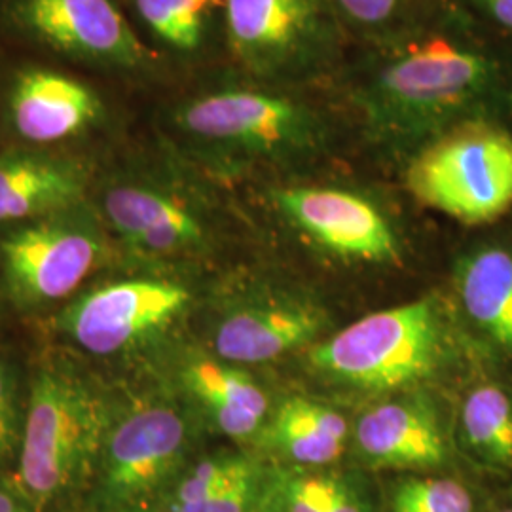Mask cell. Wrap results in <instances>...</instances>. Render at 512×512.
Segmentation results:
<instances>
[{
    "label": "cell",
    "instance_id": "obj_16",
    "mask_svg": "<svg viewBox=\"0 0 512 512\" xmlns=\"http://www.w3.org/2000/svg\"><path fill=\"white\" fill-rule=\"evenodd\" d=\"M452 442V429L425 389L403 391L366 408L353 427L357 454L376 469H440L450 459Z\"/></svg>",
    "mask_w": 512,
    "mask_h": 512
},
{
    "label": "cell",
    "instance_id": "obj_23",
    "mask_svg": "<svg viewBox=\"0 0 512 512\" xmlns=\"http://www.w3.org/2000/svg\"><path fill=\"white\" fill-rule=\"evenodd\" d=\"M249 461L245 456L219 452L190 459L164 499L165 512H209L224 486Z\"/></svg>",
    "mask_w": 512,
    "mask_h": 512
},
{
    "label": "cell",
    "instance_id": "obj_9",
    "mask_svg": "<svg viewBox=\"0 0 512 512\" xmlns=\"http://www.w3.org/2000/svg\"><path fill=\"white\" fill-rule=\"evenodd\" d=\"M346 27L330 0H224L222 44L234 69L302 88L340 71Z\"/></svg>",
    "mask_w": 512,
    "mask_h": 512
},
{
    "label": "cell",
    "instance_id": "obj_4",
    "mask_svg": "<svg viewBox=\"0 0 512 512\" xmlns=\"http://www.w3.org/2000/svg\"><path fill=\"white\" fill-rule=\"evenodd\" d=\"M120 393L118 378L48 342L29 359L25 425L6 478L38 512L69 509L88 492Z\"/></svg>",
    "mask_w": 512,
    "mask_h": 512
},
{
    "label": "cell",
    "instance_id": "obj_8",
    "mask_svg": "<svg viewBox=\"0 0 512 512\" xmlns=\"http://www.w3.org/2000/svg\"><path fill=\"white\" fill-rule=\"evenodd\" d=\"M120 255L90 200L0 226V308L44 323Z\"/></svg>",
    "mask_w": 512,
    "mask_h": 512
},
{
    "label": "cell",
    "instance_id": "obj_26",
    "mask_svg": "<svg viewBox=\"0 0 512 512\" xmlns=\"http://www.w3.org/2000/svg\"><path fill=\"white\" fill-rule=\"evenodd\" d=\"M348 33L366 42L387 37L414 19L418 0H330Z\"/></svg>",
    "mask_w": 512,
    "mask_h": 512
},
{
    "label": "cell",
    "instance_id": "obj_29",
    "mask_svg": "<svg viewBox=\"0 0 512 512\" xmlns=\"http://www.w3.org/2000/svg\"><path fill=\"white\" fill-rule=\"evenodd\" d=\"M488 512H512V494L501 497Z\"/></svg>",
    "mask_w": 512,
    "mask_h": 512
},
{
    "label": "cell",
    "instance_id": "obj_27",
    "mask_svg": "<svg viewBox=\"0 0 512 512\" xmlns=\"http://www.w3.org/2000/svg\"><path fill=\"white\" fill-rule=\"evenodd\" d=\"M497 29L512 35V0H469Z\"/></svg>",
    "mask_w": 512,
    "mask_h": 512
},
{
    "label": "cell",
    "instance_id": "obj_22",
    "mask_svg": "<svg viewBox=\"0 0 512 512\" xmlns=\"http://www.w3.org/2000/svg\"><path fill=\"white\" fill-rule=\"evenodd\" d=\"M319 469L296 467L275 480L270 497L277 512H368L344 476Z\"/></svg>",
    "mask_w": 512,
    "mask_h": 512
},
{
    "label": "cell",
    "instance_id": "obj_2",
    "mask_svg": "<svg viewBox=\"0 0 512 512\" xmlns=\"http://www.w3.org/2000/svg\"><path fill=\"white\" fill-rule=\"evenodd\" d=\"M158 137L226 184L253 173L294 175L319 164L336 145L338 126L329 107L302 88L258 82L234 69L169 101Z\"/></svg>",
    "mask_w": 512,
    "mask_h": 512
},
{
    "label": "cell",
    "instance_id": "obj_31",
    "mask_svg": "<svg viewBox=\"0 0 512 512\" xmlns=\"http://www.w3.org/2000/svg\"><path fill=\"white\" fill-rule=\"evenodd\" d=\"M4 317H6V313H4L2 308H0V327H2V321H4ZM0 344H2V340H0Z\"/></svg>",
    "mask_w": 512,
    "mask_h": 512
},
{
    "label": "cell",
    "instance_id": "obj_5",
    "mask_svg": "<svg viewBox=\"0 0 512 512\" xmlns=\"http://www.w3.org/2000/svg\"><path fill=\"white\" fill-rule=\"evenodd\" d=\"M198 272L120 264L97 277L40 327L46 342L114 378L143 372L175 344L209 287Z\"/></svg>",
    "mask_w": 512,
    "mask_h": 512
},
{
    "label": "cell",
    "instance_id": "obj_20",
    "mask_svg": "<svg viewBox=\"0 0 512 512\" xmlns=\"http://www.w3.org/2000/svg\"><path fill=\"white\" fill-rule=\"evenodd\" d=\"M148 46L162 55L196 61L222 40L224 0H124Z\"/></svg>",
    "mask_w": 512,
    "mask_h": 512
},
{
    "label": "cell",
    "instance_id": "obj_24",
    "mask_svg": "<svg viewBox=\"0 0 512 512\" xmlns=\"http://www.w3.org/2000/svg\"><path fill=\"white\" fill-rule=\"evenodd\" d=\"M29 399V359L16 349L0 344V475L12 473Z\"/></svg>",
    "mask_w": 512,
    "mask_h": 512
},
{
    "label": "cell",
    "instance_id": "obj_18",
    "mask_svg": "<svg viewBox=\"0 0 512 512\" xmlns=\"http://www.w3.org/2000/svg\"><path fill=\"white\" fill-rule=\"evenodd\" d=\"M99 152L0 145V226L90 200Z\"/></svg>",
    "mask_w": 512,
    "mask_h": 512
},
{
    "label": "cell",
    "instance_id": "obj_6",
    "mask_svg": "<svg viewBox=\"0 0 512 512\" xmlns=\"http://www.w3.org/2000/svg\"><path fill=\"white\" fill-rule=\"evenodd\" d=\"M463 348L454 310L431 294L357 319L311 346L308 359L329 384L395 395L437 380Z\"/></svg>",
    "mask_w": 512,
    "mask_h": 512
},
{
    "label": "cell",
    "instance_id": "obj_14",
    "mask_svg": "<svg viewBox=\"0 0 512 512\" xmlns=\"http://www.w3.org/2000/svg\"><path fill=\"white\" fill-rule=\"evenodd\" d=\"M0 122L10 145L86 152L84 143L112 128V109L84 78L23 65L6 80Z\"/></svg>",
    "mask_w": 512,
    "mask_h": 512
},
{
    "label": "cell",
    "instance_id": "obj_17",
    "mask_svg": "<svg viewBox=\"0 0 512 512\" xmlns=\"http://www.w3.org/2000/svg\"><path fill=\"white\" fill-rule=\"evenodd\" d=\"M452 310L469 349L512 366V243L482 241L459 255Z\"/></svg>",
    "mask_w": 512,
    "mask_h": 512
},
{
    "label": "cell",
    "instance_id": "obj_13",
    "mask_svg": "<svg viewBox=\"0 0 512 512\" xmlns=\"http://www.w3.org/2000/svg\"><path fill=\"white\" fill-rule=\"evenodd\" d=\"M266 198L279 220L323 255L366 266L399 264L403 234L370 192L329 183L275 184Z\"/></svg>",
    "mask_w": 512,
    "mask_h": 512
},
{
    "label": "cell",
    "instance_id": "obj_1",
    "mask_svg": "<svg viewBox=\"0 0 512 512\" xmlns=\"http://www.w3.org/2000/svg\"><path fill=\"white\" fill-rule=\"evenodd\" d=\"M501 65L456 18L412 19L368 42L346 97L366 143L406 162L461 120L490 114Z\"/></svg>",
    "mask_w": 512,
    "mask_h": 512
},
{
    "label": "cell",
    "instance_id": "obj_21",
    "mask_svg": "<svg viewBox=\"0 0 512 512\" xmlns=\"http://www.w3.org/2000/svg\"><path fill=\"white\" fill-rule=\"evenodd\" d=\"M348 420L329 404L291 397L266 423L262 440L296 467H327L342 458L349 442Z\"/></svg>",
    "mask_w": 512,
    "mask_h": 512
},
{
    "label": "cell",
    "instance_id": "obj_7",
    "mask_svg": "<svg viewBox=\"0 0 512 512\" xmlns=\"http://www.w3.org/2000/svg\"><path fill=\"white\" fill-rule=\"evenodd\" d=\"M118 378L120 401L95 463L86 505L97 512H154L181 475L203 429L183 399L150 374Z\"/></svg>",
    "mask_w": 512,
    "mask_h": 512
},
{
    "label": "cell",
    "instance_id": "obj_11",
    "mask_svg": "<svg viewBox=\"0 0 512 512\" xmlns=\"http://www.w3.org/2000/svg\"><path fill=\"white\" fill-rule=\"evenodd\" d=\"M0 23L40 50L133 80L156 76L164 59L120 0H0Z\"/></svg>",
    "mask_w": 512,
    "mask_h": 512
},
{
    "label": "cell",
    "instance_id": "obj_10",
    "mask_svg": "<svg viewBox=\"0 0 512 512\" xmlns=\"http://www.w3.org/2000/svg\"><path fill=\"white\" fill-rule=\"evenodd\" d=\"M410 196L467 226L512 209V135L490 114L461 120L404 162Z\"/></svg>",
    "mask_w": 512,
    "mask_h": 512
},
{
    "label": "cell",
    "instance_id": "obj_19",
    "mask_svg": "<svg viewBox=\"0 0 512 512\" xmlns=\"http://www.w3.org/2000/svg\"><path fill=\"white\" fill-rule=\"evenodd\" d=\"M454 442L480 469L512 475V384L478 378L465 389L456 410Z\"/></svg>",
    "mask_w": 512,
    "mask_h": 512
},
{
    "label": "cell",
    "instance_id": "obj_30",
    "mask_svg": "<svg viewBox=\"0 0 512 512\" xmlns=\"http://www.w3.org/2000/svg\"><path fill=\"white\" fill-rule=\"evenodd\" d=\"M59 512H97L92 507H88V505H84V507H69V509H63V511Z\"/></svg>",
    "mask_w": 512,
    "mask_h": 512
},
{
    "label": "cell",
    "instance_id": "obj_25",
    "mask_svg": "<svg viewBox=\"0 0 512 512\" xmlns=\"http://www.w3.org/2000/svg\"><path fill=\"white\" fill-rule=\"evenodd\" d=\"M389 512H476V499L454 476H408L393 486Z\"/></svg>",
    "mask_w": 512,
    "mask_h": 512
},
{
    "label": "cell",
    "instance_id": "obj_15",
    "mask_svg": "<svg viewBox=\"0 0 512 512\" xmlns=\"http://www.w3.org/2000/svg\"><path fill=\"white\" fill-rule=\"evenodd\" d=\"M139 374L177 393L203 427L236 442L258 440L270 420V399L245 366L222 361L198 342H175Z\"/></svg>",
    "mask_w": 512,
    "mask_h": 512
},
{
    "label": "cell",
    "instance_id": "obj_32",
    "mask_svg": "<svg viewBox=\"0 0 512 512\" xmlns=\"http://www.w3.org/2000/svg\"><path fill=\"white\" fill-rule=\"evenodd\" d=\"M511 105H512V93H511Z\"/></svg>",
    "mask_w": 512,
    "mask_h": 512
},
{
    "label": "cell",
    "instance_id": "obj_3",
    "mask_svg": "<svg viewBox=\"0 0 512 512\" xmlns=\"http://www.w3.org/2000/svg\"><path fill=\"white\" fill-rule=\"evenodd\" d=\"M222 186L158 137L99 152L90 202L120 264L202 274L234 236Z\"/></svg>",
    "mask_w": 512,
    "mask_h": 512
},
{
    "label": "cell",
    "instance_id": "obj_12",
    "mask_svg": "<svg viewBox=\"0 0 512 512\" xmlns=\"http://www.w3.org/2000/svg\"><path fill=\"white\" fill-rule=\"evenodd\" d=\"M203 348L239 366L266 365L321 340L329 315L306 293L256 283L209 287L200 304Z\"/></svg>",
    "mask_w": 512,
    "mask_h": 512
},
{
    "label": "cell",
    "instance_id": "obj_28",
    "mask_svg": "<svg viewBox=\"0 0 512 512\" xmlns=\"http://www.w3.org/2000/svg\"><path fill=\"white\" fill-rule=\"evenodd\" d=\"M0 512H38L6 476L0 475Z\"/></svg>",
    "mask_w": 512,
    "mask_h": 512
}]
</instances>
